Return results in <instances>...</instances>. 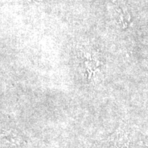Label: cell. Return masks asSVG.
Wrapping results in <instances>:
<instances>
[{
  "instance_id": "6da1fadb",
  "label": "cell",
  "mask_w": 148,
  "mask_h": 148,
  "mask_svg": "<svg viewBox=\"0 0 148 148\" xmlns=\"http://www.w3.org/2000/svg\"><path fill=\"white\" fill-rule=\"evenodd\" d=\"M38 1H43V0H38Z\"/></svg>"
}]
</instances>
